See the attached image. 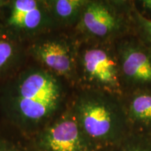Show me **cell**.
<instances>
[{
    "instance_id": "6da1fadb",
    "label": "cell",
    "mask_w": 151,
    "mask_h": 151,
    "mask_svg": "<svg viewBox=\"0 0 151 151\" xmlns=\"http://www.w3.org/2000/svg\"><path fill=\"white\" fill-rule=\"evenodd\" d=\"M62 81L37 64L25 65L0 86V110L19 129L37 134L64 111Z\"/></svg>"
},
{
    "instance_id": "7a4b0ae2",
    "label": "cell",
    "mask_w": 151,
    "mask_h": 151,
    "mask_svg": "<svg viewBox=\"0 0 151 151\" xmlns=\"http://www.w3.org/2000/svg\"><path fill=\"white\" fill-rule=\"evenodd\" d=\"M70 107L94 150H108L131 132L124 105L116 95L81 89Z\"/></svg>"
},
{
    "instance_id": "3957f363",
    "label": "cell",
    "mask_w": 151,
    "mask_h": 151,
    "mask_svg": "<svg viewBox=\"0 0 151 151\" xmlns=\"http://www.w3.org/2000/svg\"><path fill=\"white\" fill-rule=\"evenodd\" d=\"M76 83L81 89L121 94L124 83L116 50L103 42L79 40Z\"/></svg>"
},
{
    "instance_id": "277c9868",
    "label": "cell",
    "mask_w": 151,
    "mask_h": 151,
    "mask_svg": "<svg viewBox=\"0 0 151 151\" xmlns=\"http://www.w3.org/2000/svg\"><path fill=\"white\" fill-rule=\"evenodd\" d=\"M56 32L45 34L27 43L28 58L62 80L75 84L79 40Z\"/></svg>"
},
{
    "instance_id": "5b68a950",
    "label": "cell",
    "mask_w": 151,
    "mask_h": 151,
    "mask_svg": "<svg viewBox=\"0 0 151 151\" xmlns=\"http://www.w3.org/2000/svg\"><path fill=\"white\" fill-rule=\"evenodd\" d=\"M0 27L26 46L41 35L58 30L46 0H7L0 9Z\"/></svg>"
},
{
    "instance_id": "8992f818",
    "label": "cell",
    "mask_w": 151,
    "mask_h": 151,
    "mask_svg": "<svg viewBox=\"0 0 151 151\" xmlns=\"http://www.w3.org/2000/svg\"><path fill=\"white\" fill-rule=\"evenodd\" d=\"M35 146L36 151L96 150L83 133L71 107L35 134Z\"/></svg>"
},
{
    "instance_id": "52a82bcc",
    "label": "cell",
    "mask_w": 151,
    "mask_h": 151,
    "mask_svg": "<svg viewBox=\"0 0 151 151\" xmlns=\"http://www.w3.org/2000/svg\"><path fill=\"white\" fill-rule=\"evenodd\" d=\"M75 27L80 41L103 42L122 33L125 21L112 4L88 0Z\"/></svg>"
},
{
    "instance_id": "ba28073f",
    "label": "cell",
    "mask_w": 151,
    "mask_h": 151,
    "mask_svg": "<svg viewBox=\"0 0 151 151\" xmlns=\"http://www.w3.org/2000/svg\"><path fill=\"white\" fill-rule=\"evenodd\" d=\"M123 83L137 89L151 88V49L140 41L127 39L116 48Z\"/></svg>"
},
{
    "instance_id": "9c48e42d",
    "label": "cell",
    "mask_w": 151,
    "mask_h": 151,
    "mask_svg": "<svg viewBox=\"0 0 151 151\" xmlns=\"http://www.w3.org/2000/svg\"><path fill=\"white\" fill-rule=\"evenodd\" d=\"M26 45L0 27V81H6L25 66Z\"/></svg>"
},
{
    "instance_id": "30bf717a",
    "label": "cell",
    "mask_w": 151,
    "mask_h": 151,
    "mask_svg": "<svg viewBox=\"0 0 151 151\" xmlns=\"http://www.w3.org/2000/svg\"><path fill=\"white\" fill-rule=\"evenodd\" d=\"M124 108L131 132L151 137V88L135 90Z\"/></svg>"
},
{
    "instance_id": "8fae6325",
    "label": "cell",
    "mask_w": 151,
    "mask_h": 151,
    "mask_svg": "<svg viewBox=\"0 0 151 151\" xmlns=\"http://www.w3.org/2000/svg\"><path fill=\"white\" fill-rule=\"evenodd\" d=\"M88 0H46L57 29L76 26Z\"/></svg>"
},
{
    "instance_id": "7c38bea8",
    "label": "cell",
    "mask_w": 151,
    "mask_h": 151,
    "mask_svg": "<svg viewBox=\"0 0 151 151\" xmlns=\"http://www.w3.org/2000/svg\"><path fill=\"white\" fill-rule=\"evenodd\" d=\"M106 151H151V137L130 132L116 146Z\"/></svg>"
},
{
    "instance_id": "4fadbf2b",
    "label": "cell",
    "mask_w": 151,
    "mask_h": 151,
    "mask_svg": "<svg viewBox=\"0 0 151 151\" xmlns=\"http://www.w3.org/2000/svg\"><path fill=\"white\" fill-rule=\"evenodd\" d=\"M134 14L138 25L141 28V30L145 37H146L147 39L151 42V20L142 16L138 11H136Z\"/></svg>"
},
{
    "instance_id": "5bb4252c",
    "label": "cell",
    "mask_w": 151,
    "mask_h": 151,
    "mask_svg": "<svg viewBox=\"0 0 151 151\" xmlns=\"http://www.w3.org/2000/svg\"><path fill=\"white\" fill-rule=\"evenodd\" d=\"M0 151H22L20 148L8 142V141L0 140Z\"/></svg>"
},
{
    "instance_id": "9a60e30c",
    "label": "cell",
    "mask_w": 151,
    "mask_h": 151,
    "mask_svg": "<svg viewBox=\"0 0 151 151\" xmlns=\"http://www.w3.org/2000/svg\"><path fill=\"white\" fill-rule=\"evenodd\" d=\"M143 8L148 12L151 13V0H144L141 1Z\"/></svg>"
},
{
    "instance_id": "2e32d148",
    "label": "cell",
    "mask_w": 151,
    "mask_h": 151,
    "mask_svg": "<svg viewBox=\"0 0 151 151\" xmlns=\"http://www.w3.org/2000/svg\"><path fill=\"white\" fill-rule=\"evenodd\" d=\"M6 1L7 0H0V9H1V7L5 4L6 2Z\"/></svg>"
},
{
    "instance_id": "e0dca14e",
    "label": "cell",
    "mask_w": 151,
    "mask_h": 151,
    "mask_svg": "<svg viewBox=\"0 0 151 151\" xmlns=\"http://www.w3.org/2000/svg\"><path fill=\"white\" fill-rule=\"evenodd\" d=\"M93 151H97V150H93Z\"/></svg>"
}]
</instances>
